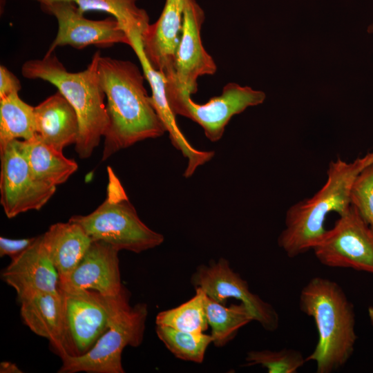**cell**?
Segmentation results:
<instances>
[{
	"label": "cell",
	"instance_id": "6da1fadb",
	"mask_svg": "<svg viewBox=\"0 0 373 373\" xmlns=\"http://www.w3.org/2000/svg\"><path fill=\"white\" fill-rule=\"evenodd\" d=\"M97 71L108 117L102 161L140 141L159 137L166 132L144 87V73L135 64L101 55Z\"/></svg>",
	"mask_w": 373,
	"mask_h": 373
},
{
	"label": "cell",
	"instance_id": "7a4b0ae2",
	"mask_svg": "<svg viewBox=\"0 0 373 373\" xmlns=\"http://www.w3.org/2000/svg\"><path fill=\"white\" fill-rule=\"evenodd\" d=\"M373 163V152L352 162L341 158L332 161L327 180L309 198L291 205L287 211L285 228L278 238V244L289 258L312 250L326 230L327 216L331 212L344 213L351 206L350 193L358 173Z\"/></svg>",
	"mask_w": 373,
	"mask_h": 373
},
{
	"label": "cell",
	"instance_id": "3957f363",
	"mask_svg": "<svg viewBox=\"0 0 373 373\" xmlns=\"http://www.w3.org/2000/svg\"><path fill=\"white\" fill-rule=\"evenodd\" d=\"M100 56L99 50L95 52L86 68L77 73L68 71L55 52L29 59L21 66L23 77L52 84L75 110L79 131L75 148L81 159L92 155L108 124L105 94L97 71Z\"/></svg>",
	"mask_w": 373,
	"mask_h": 373
},
{
	"label": "cell",
	"instance_id": "277c9868",
	"mask_svg": "<svg viewBox=\"0 0 373 373\" xmlns=\"http://www.w3.org/2000/svg\"><path fill=\"white\" fill-rule=\"evenodd\" d=\"M300 310L312 317L318 341L306 361H314L317 373H331L352 356L357 335L354 305L342 287L329 279L312 278L301 289Z\"/></svg>",
	"mask_w": 373,
	"mask_h": 373
},
{
	"label": "cell",
	"instance_id": "5b68a950",
	"mask_svg": "<svg viewBox=\"0 0 373 373\" xmlns=\"http://www.w3.org/2000/svg\"><path fill=\"white\" fill-rule=\"evenodd\" d=\"M104 201L88 215L69 220L81 225L93 240L108 243L119 251L139 254L160 246L162 234L150 229L138 216L126 193L111 167Z\"/></svg>",
	"mask_w": 373,
	"mask_h": 373
},
{
	"label": "cell",
	"instance_id": "8992f818",
	"mask_svg": "<svg viewBox=\"0 0 373 373\" xmlns=\"http://www.w3.org/2000/svg\"><path fill=\"white\" fill-rule=\"evenodd\" d=\"M62 333L57 355L79 357L86 354L108 328L113 316L129 305L128 291L108 297L90 289L63 291Z\"/></svg>",
	"mask_w": 373,
	"mask_h": 373
},
{
	"label": "cell",
	"instance_id": "52a82bcc",
	"mask_svg": "<svg viewBox=\"0 0 373 373\" xmlns=\"http://www.w3.org/2000/svg\"><path fill=\"white\" fill-rule=\"evenodd\" d=\"M147 304H130L113 317L107 330L95 345L79 357L65 356L58 373H124L122 354L127 346L137 347L144 338Z\"/></svg>",
	"mask_w": 373,
	"mask_h": 373
},
{
	"label": "cell",
	"instance_id": "ba28073f",
	"mask_svg": "<svg viewBox=\"0 0 373 373\" xmlns=\"http://www.w3.org/2000/svg\"><path fill=\"white\" fill-rule=\"evenodd\" d=\"M166 94L173 113L182 115L198 123L211 142L218 141L231 117L249 106L259 105L266 95L261 90L236 83H229L222 94L211 97L207 103L199 104L193 101L191 94L171 82H165Z\"/></svg>",
	"mask_w": 373,
	"mask_h": 373
},
{
	"label": "cell",
	"instance_id": "9c48e42d",
	"mask_svg": "<svg viewBox=\"0 0 373 373\" xmlns=\"http://www.w3.org/2000/svg\"><path fill=\"white\" fill-rule=\"evenodd\" d=\"M323 265L373 275V227L352 205L312 249Z\"/></svg>",
	"mask_w": 373,
	"mask_h": 373
},
{
	"label": "cell",
	"instance_id": "30bf717a",
	"mask_svg": "<svg viewBox=\"0 0 373 373\" xmlns=\"http://www.w3.org/2000/svg\"><path fill=\"white\" fill-rule=\"evenodd\" d=\"M39 6L42 12L53 16L58 24L56 37L45 55H50L57 48L65 46L79 50L90 45L98 48H110L116 44L130 46L127 34L112 16L100 20L89 19L70 1H53Z\"/></svg>",
	"mask_w": 373,
	"mask_h": 373
},
{
	"label": "cell",
	"instance_id": "8fae6325",
	"mask_svg": "<svg viewBox=\"0 0 373 373\" xmlns=\"http://www.w3.org/2000/svg\"><path fill=\"white\" fill-rule=\"evenodd\" d=\"M191 283L219 303L226 305L229 298L240 300L265 330L274 332L278 329L279 316L276 309L250 291L247 281L231 267L226 258L197 267L191 276Z\"/></svg>",
	"mask_w": 373,
	"mask_h": 373
},
{
	"label": "cell",
	"instance_id": "7c38bea8",
	"mask_svg": "<svg viewBox=\"0 0 373 373\" xmlns=\"http://www.w3.org/2000/svg\"><path fill=\"white\" fill-rule=\"evenodd\" d=\"M0 202L12 218L30 210L41 209L52 197L56 186L37 180L13 143L0 147Z\"/></svg>",
	"mask_w": 373,
	"mask_h": 373
},
{
	"label": "cell",
	"instance_id": "4fadbf2b",
	"mask_svg": "<svg viewBox=\"0 0 373 373\" xmlns=\"http://www.w3.org/2000/svg\"><path fill=\"white\" fill-rule=\"evenodd\" d=\"M204 12L195 0H187L183 26L171 77L166 79L189 94L198 91V79L203 75H212L217 70L212 57L204 49L200 36Z\"/></svg>",
	"mask_w": 373,
	"mask_h": 373
},
{
	"label": "cell",
	"instance_id": "5bb4252c",
	"mask_svg": "<svg viewBox=\"0 0 373 373\" xmlns=\"http://www.w3.org/2000/svg\"><path fill=\"white\" fill-rule=\"evenodd\" d=\"M119 251L108 243L93 240L73 271L59 280V289H90L108 297L125 294L128 290L121 281Z\"/></svg>",
	"mask_w": 373,
	"mask_h": 373
},
{
	"label": "cell",
	"instance_id": "9a60e30c",
	"mask_svg": "<svg viewBox=\"0 0 373 373\" xmlns=\"http://www.w3.org/2000/svg\"><path fill=\"white\" fill-rule=\"evenodd\" d=\"M2 280L12 287L20 303L39 293L59 291V275L42 242L41 235L2 271Z\"/></svg>",
	"mask_w": 373,
	"mask_h": 373
},
{
	"label": "cell",
	"instance_id": "2e32d148",
	"mask_svg": "<svg viewBox=\"0 0 373 373\" xmlns=\"http://www.w3.org/2000/svg\"><path fill=\"white\" fill-rule=\"evenodd\" d=\"M130 42V46L138 57L144 77L151 88V103L162 121L166 132L169 133L172 144L188 160L184 176L189 178L200 166L212 159L214 152L196 149L186 139L178 126L175 115L169 107L166 94L164 76L151 65L144 54L140 36L131 37Z\"/></svg>",
	"mask_w": 373,
	"mask_h": 373
},
{
	"label": "cell",
	"instance_id": "e0dca14e",
	"mask_svg": "<svg viewBox=\"0 0 373 373\" xmlns=\"http://www.w3.org/2000/svg\"><path fill=\"white\" fill-rule=\"evenodd\" d=\"M187 0H166L158 19L142 35L144 54L152 67L171 77L175 52L182 35Z\"/></svg>",
	"mask_w": 373,
	"mask_h": 373
},
{
	"label": "cell",
	"instance_id": "ac0fdd59",
	"mask_svg": "<svg viewBox=\"0 0 373 373\" xmlns=\"http://www.w3.org/2000/svg\"><path fill=\"white\" fill-rule=\"evenodd\" d=\"M37 138L62 151L76 144L79 123L77 114L59 91L35 107Z\"/></svg>",
	"mask_w": 373,
	"mask_h": 373
},
{
	"label": "cell",
	"instance_id": "d6986e66",
	"mask_svg": "<svg viewBox=\"0 0 373 373\" xmlns=\"http://www.w3.org/2000/svg\"><path fill=\"white\" fill-rule=\"evenodd\" d=\"M41 237L59 280L73 271L93 241L81 225L70 220L52 224Z\"/></svg>",
	"mask_w": 373,
	"mask_h": 373
},
{
	"label": "cell",
	"instance_id": "ffe728a7",
	"mask_svg": "<svg viewBox=\"0 0 373 373\" xmlns=\"http://www.w3.org/2000/svg\"><path fill=\"white\" fill-rule=\"evenodd\" d=\"M23 323L35 334L48 340L57 354L62 333V299L57 292L39 293L20 302Z\"/></svg>",
	"mask_w": 373,
	"mask_h": 373
},
{
	"label": "cell",
	"instance_id": "44dd1931",
	"mask_svg": "<svg viewBox=\"0 0 373 373\" xmlns=\"http://www.w3.org/2000/svg\"><path fill=\"white\" fill-rule=\"evenodd\" d=\"M26 160L32 175L39 180L57 186L78 169L77 163L65 157L62 151L48 145L35 137L30 140H13Z\"/></svg>",
	"mask_w": 373,
	"mask_h": 373
},
{
	"label": "cell",
	"instance_id": "7402d4cb",
	"mask_svg": "<svg viewBox=\"0 0 373 373\" xmlns=\"http://www.w3.org/2000/svg\"><path fill=\"white\" fill-rule=\"evenodd\" d=\"M41 3L65 1L75 3L79 10L85 14L98 11L111 15L119 22L129 40L133 36H142L149 26L146 11L137 6L138 0H32Z\"/></svg>",
	"mask_w": 373,
	"mask_h": 373
},
{
	"label": "cell",
	"instance_id": "603a6c76",
	"mask_svg": "<svg viewBox=\"0 0 373 373\" xmlns=\"http://www.w3.org/2000/svg\"><path fill=\"white\" fill-rule=\"evenodd\" d=\"M36 135L35 107L23 102L19 93L0 99V147L19 138L30 140Z\"/></svg>",
	"mask_w": 373,
	"mask_h": 373
},
{
	"label": "cell",
	"instance_id": "cb8c5ba5",
	"mask_svg": "<svg viewBox=\"0 0 373 373\" xmlns=\"http://www.w3.org/2000/svg\"><path fill=\"white\" fill-rule=\"evenodd\" d=\"M205 305L212 343L217 347L225 346L235 338L241 327L254 321L242 303L227 306L207 296Z\"/></svg>",
	"mask_w": 373,
	"mask_h": 373
},
{
	"label": "cell",
	"instance_id": "d4e9b609",
	"mask_svg": "<svg viewBox=\"0 0 373 373\" xmlns=\"http://www.w3.org/2000/svg\"><path fill=\"white\" fill-rule=\"evenodd\" d=\"M195 289V295L185 303L159 312L155 318L156 325L182 331L204 332L209 327L205 305L207 295L201 289Z\"/></svg>",
	"mask_w": 373,
	"mask_h": 373
},
{
	"label": "cell",
	"instance_id": "484cf974",
	"mask_svg": "<svg viewBox=\"0 0 373 373\" xmlns=\"http://www.w3.org/2000/svg\"><path fill=\"white\" fill-rule=\"evenodd\" d=\"M158 338L177 358L202 363L206 351L212 343L211 334L178 330L169 326L156 325Z\"/></svg>",
	"mask_w": 373,
	"mask_h": 373
},
{
	"label": "cell",
	"instance_id": "4316f807",
	"mask_svg": "<svg viewBox=\"0 0 373 373\" xmlns=\"http://www.w3.org/2000/svg\"><path fill=\"white\" fill-rule=\"evenodd\" d=\"M245 366L260 365L269 373H295L306 362L302 353L285 348L278 351L251 350L247 353Z\"/></svg>",
	"mask_w": 373,
	"mask_h": 373
},
{
	"label": "cell",
	"instance_id": "83f0119b",
	"mask_svg": "<svg viewBox=\"0 0 373 373\" xmlns=\"http://www.w3.org/2000/svg\"><path fill=\"white\" fill-rule=\"evenodd\" d=\"M351 205L373 227V163L356 176L350 193Z\"/></svg>",
	"mask_w": 373,
	"mask_h": 373
},
{
	"label": "cell",
	"instance_id": "f1b7e54d",
	"mask_svg": "<svg viewBox=\"0 0 373 373\" xmlns=\"http://www.w3.org/2000/svg\"><path fill=\"white\" fill-rule=\"evenodd\" d=\"M37 239V237L11 239L0 237V256H9L15 258L27 249Z\"/></svg>",
	"mask_w": 373,
	"mask_h": 373
},
{
	"label": "cell",
	"instance_id": "f546056e",
	"mask_svg": "<svg viewBox=\"0 0 373 373\" xmlns=\"http://www.w3.org/2000/svg\"><path fill=\"white\" fill-rule=\"evenodd\" d=\"M21 88L19 79L5 66H0V99L12 93H19Z\"/></svg>",
	"mask_w": 373,
	"mask_h": 373
},
{
	"label": "cell",
	"instance_id": "4dcf8cb0",
	"mask_svg": "<svg viewBox=\"0 0 373 373\" xmlns=\"http://www.w3.org/2000/svg\"><path fill=\"white\" fill-rule=\"evenodd\" d=\"M0 372L21 373L23 371H21L15 363L9 361H3L0 363Z\"/></svg>",
	"mask_w": 373,
	"mask_h": 373
},
{
	"label": "cell",
	"instance_id": "1f68e13d",
	"mask_svg": "<svg viewBox=\"0 0 373 373\" xmlns=\"http://www.w3.org/2000/svg\"><path fill=\"white\" fill-rule=\"evenodd\" d=\"M367 312H368V316H369L370 323L373 326V307L372 306H370L368 307Z\"/></svg>",
	"mask_w": 373,
	"mask_h": 373
},
{
	"label": "cell",
	"instance_id": "d6a6232c",
	"mask_svg": "<svg viewBox=\"0 0 373 373\" xmlns=\"http://www.w3.org/2000/svg\"><path fill=\"white\" fill-rule=\"evenodd\" d=\"M368 33H373V23L370 24L367 29Z\"/></svg>",
	"mask_w": 373,
	"mask_h": 373
}]
</instances>
